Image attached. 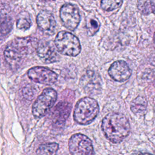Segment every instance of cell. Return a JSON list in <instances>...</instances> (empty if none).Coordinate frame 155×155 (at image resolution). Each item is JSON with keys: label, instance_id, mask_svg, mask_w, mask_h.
<instances>
[{"label": "cell", "instance_id": "cell-11", "mask_svg": "<svg viewBox=\"0 0 155 155\" xmlns=\"http://www.w3.org/2000/svg\"><path fill=\"white\" fill-rule=\"evenodd\" d=\"M36 51L40 59L46 64L56 62L60 58L54 46L48 42L42 41L39 42Z\"/></svg>", "mask_w": 155, "mask_h": 155}, {"label": "cell", "instance_id": "cell-10", "mask_svg": "<svg viewBox=\"0 0 155 155\" xmlns=\"http://www.w3.org/2000/svg\"><path fill=\"white\" fill-rule=\"evenodd\" d=\"M108 72L110 77L117 82H124L131 75V70L128 65L122 60L114 62L110 65Z\"/></svg>", "mask_w": 155, "mask_h": 155}, {"label": "cell", "instance_id": "cell-26", "mask_svg": "<svg viewBox=\"0 0 155 155\" xmlns=\"http://www.w3.org/2000/svg\"><path fill=\"white\" fill-rule=\"evenodd\" d=\"M154 87H155V81H154Z\"/></svg>", "mask_w": 155, "mask_h": 155}, {"label": "cell", "instance_id": "cell-20", "mask_svg": "<svg viewBox=\"0 0 155 155\" xmlns=\"http://www.w3.org/2000/svg\"><path fill=\"white\" fill-rule=\"evenodd\" d=\"M1 36L3 35H6L11 30L12 23V19L10 17L8 16H5L3 18V16H1Z\"/></svg>", "mask_w": 155, "mask_h": 155}, {"label": "cell", "instance_id": "cell-7", "mask_svg": "<svg viewBox=\"0 0 155 155\" xmlns=\"http://www.w3.org/2000/svg\"><path fill=\"white\" fill-rule=\"evenodd\" d=\"M85 92L92 95L99 93L102 89V79L100 74L94 70H87L81 76L79 82Z\"/></svg>", "mask_w": 155, "mask_h": 155}, {"label": "cell", "instance_id": "cell-23", "mask_svg": "<svg viewBox=\"0 0 155 155\" xmlns=\"http://www.w3.org/2000/svg\"><path fill=\"white\" fill-rule=\"evenodd\" d=\"M151 64H152L153 65H154V66H155V56L153 58L152 61H151Z\"/></svg>", "mask_w": 155, "mask_h": 155}, {"label": "cell", "instance_id": "cell-15", "mask_svg": "<svg viewBox=\"0 0 155 155\" xmlns=\"http://www.w3.org/2000/svg\"><path fill=\"white\" fill-rule=\"evenodd\" d=\"M59 148L56 143L41 144L36 150V155H56Z\"/></svg>", "mask_w": 155, "mask_h": 155}, {"label": "cell", "instance_id": "cell-13", "mask_svg": "<svg viewBox=\"0 0 155 155\" xmlns=\"http://www.w3.org/2000/svg\"><path fill=\"white\" fill-rule=\"evenodd\" d=\"M71 105L68 102H60L53 111V120L58 124H62L68 117Z\"/></svg>", "mask_w": 155, "mask_h": 155}, {"label": "cell", "instance_id": "cell-25", "mask_svg": "<svg viewBox=\"0 0 155 155\" xmlns=\"http://www.w3.org/2000/svg\"><path fill=\"white\" fill-rule=\"evenodd\" d=\"M43 1H54V0H41Z\"/></svg>", "mask_w": 155, "mask_h": 155}, {"label": "cell", "instance_id": "cell-3", "mask_svg": "<svg viewBox=\"0 0 155 155\" xmlns=\"http://www.w3.org/2000/svg\"><path fill=\"white\" fill-rule=\"evenodd\" d=\"M99 111V107L95 99L90 97H83L75 106L74 120L81 125L89 124L96 118Z\"/></svg>", "mask_w": 155, "mask_h": 155}, {"label": "cell", "instance_id": "cell-17", "mask_svg": "<svg viewBox=\"0 0 155 155\" xmlns=\"http://www.w3.org/2000/svg\"><path fill=\"white\" fill-rule=\"evenodd\" d=\"M123 0H101V8L105 11L110 12L120 7Z\"/></svg>", "mask_w": 155, "mask_h": 155}, {"label": "cell", "instance_id": "cell-24", "mask_svg": "<svg viewBox=\"0 0 155 155\" xmlns=\"http://www.w3.org/2000/svg\"><path fill=\"white\" fill-rule=\"evenodd\" d=\"M153 39H154V43H155V33H154V36H153Z\"/></svg>", "mask_w": 155, "mask_h": 155}, {"label": "cell", "instance_id": "cell-18", "mask_svg": "<svg viewBox=\"0 0 155 155\" xmlns=\"http://www.w3.org/2000/svg\"><path fill=\"white\" fill-rule=\"evenodd\" d=\"M100 25V22L97 19L94 18L88 19L86 23V28L88 35L93 36L96 34L98 31Z\"/></svg>", "mask_w": 155, "mask_h": 155}, {"label": "cell", "instance_id": "cell-16", "mask_svg": "<svg viewBox=\"0 0 155 155\" xmlns=\"http://www.w3.org/2000/svg\"><path fill=\"white\" fill-rule=\"evenodd\" d=\"M137 7L144 15L155 12V0H137Z\"/></svg>", "mask_w": 155, "mask_h": 155}, {"label": "cell", "instance_id": "cell-4", "mask_svg": "<svg viewBox=\"0 0 155 155\" xmlns=\"http://www.w3.org/2000/svg\"><path fill=\"white\" fill-rule=\"evenodd\" d=\"M54 45L59 53L69 56H76L81 50V46L78 38L72 33L61 31L56 36Z\"/></svg>", "mask_w": 155, "mask_h": 155}, {"label": "cell", "instance_id": "cell-1", "mask_svg": "<svg viewBox=\"0 0 155 155\" xmlns=\"http://www.w3.org/2000/svg\"><path fill=\"white\" fill-rule=\"evenodd\" d=\"M38 44L36 38L30 37L13 39L4 50L5 62L12 69L16 70L27 55L37 50Z\"/></svg>", "mask_w": 155, "mask_h": 155}, {"label": "cell", "instance_id": "cell-14", "mask_svg": "<svg viewBox=\"0 0 155 155\" xmlns=\"http://www.w3.org/2000/svg\"><path fill=\"white\" fill-rule=\"evenodd\" d=\"M147 107V101L146 99L141 96H139L132 101L130 108L131 111L135 114H141L145 113Z\"/></svg>", "mask_w": 155, "mask_h": 155}, {"label": "cell", "instance_id": "cell-21", "mask_svg": "<svg viewBox=\"0 0 155 155\" xmlns=\"http://www.w3.org/2000/svg\"><path fill=\"white\" fill-rule=\"evenodd\" d=\"M22 93L25 98L28 100H31L32 98L35 96V90L34 87H33L30 84L27 85L22 90Z\"/></svg>", "mask_w": 155, "mask_h": 155}, {"label": "cell", "instance_id": "cell-19", "mask_svg": "<svg viewBox=\"0 0 155 155\" xmlns=\"http://www.w3.org/2000/svg\"><path fill=\"white\" fill-rule=\"evenodd\" d=\"M31 24V20L27 15H21L16 21L17 28L21 30H28L30 27Z\"/></svg>", "mask_w": 155, "mask_h": 155}, {"label": "cell", "instance_id": "cell-5", "mask_svg": "<svg viewBox=\"0 0 155 155\" xmlns=\"http://www.w3.org/2000/svg\"><path fill=\"white\" fill-rule=\"evenodd\" d=\"M57 92L53 88H47L38 97L32 107V114L37 119L45 116L56 101Z\"/></svg>", "mask_w": 155, "mask_h": 155}, {"label": "cell", "instance_id": "cell-6", "mask_svg": "<svg viewBox=\"0 0 155 155\" xmlns=\"http://www.w3.org/2000/svg\"><path fill=\"white\" fill-rule=\"evenodd\" d=\"M68 148L71 155H94L91 140L87 136L81 133L71 136Z\"/></svg>", "mask_w": 155, "mask_h": 155}, {"label": "cell", "instance_id": "cell-12", "mask_svg": "<svg viewBox=\"0 0 155 155\" xmlns=\"http://www.w3.org/2000/svg\"><path fill=\"white\" fill-rule=\"evenodd\" d=\"M36 22L39 28L45 34L51 35L55 30L56 23L54 18L50 12L43 10L36 17Z\"/></svg>", "mask_w": 155, "mask_h": 155}, {"label": "cell", "instance_id": "cell-9", "mask_svg": "<svg viewBox=\"0 0 155 155\" xmlns=\"http://www.w3.org/2000/svg\"><path fill=\"white\" fill-rule=\"evenodd\" d=\"M27 73L31 80L41 84H53L58 79V76L54 71L44 67H32L28 70Z\"/></svg>", "mask_w": 155, "mask_h": 155}, {"label": "cell", "instance_id": "cell-22", "mask_svg": "<svg viewBox=\"0 0 155 155\" xmlns=\"http://www.w3.org/2000/svg\"><path fill=\"white\" fill-rule=\"evenodd\" d=\"M137 155H153V154H150V153H140L137 154Z\"/></svg>", "mask_w": 155, "mask_h": 155}, {"label": "cell", "instance_id": "cell-8", "mask_svg": "<svg viewBox=\"0 0 155 155\" xmlns=\"http://www.w3.org/2000/svg\"><path fill=\"white\" fill-rule=\"evenodd\" d=\"M59 15L64 25L70 30H75L81 21L78 7L71 4L63 5L60 9Z\"/></svg>", "mask_w": 155, "mask_h": 155}, {"label": "cell", "instance_id": "cell-2", "mask_svg": "<svg viewBox=\"0 0 155 155\" xmlns=\"http://www.w3.org/2000/svg\"><path fill=\"white\" fill-rule=\"evenodd\" d=\"M102 130L106 137L113 143H119L128 134L130 125L125 115L119 113L107 114L102 122Z\"/></svg>", "mask_w": 155, "mask_h": 155}]
</instances>
